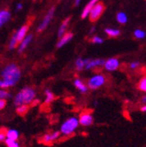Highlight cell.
<instances>
[{
  "label": "cell",
  "mask_w": 146,
  "mask_h": 147,
  "mask_svg": "<svg viewBox=\"0 0 146 147\" xmlns=\"http://www.w3.org/2000/svg\"><path fill=\"white\" fill-rule=\"evenodd\" d=\"M119 67V61L116 58H111L108 59L106 62H105V68L108 71H114L116 69H117Z\"/></svg>",
  "instance_id": "cell-9"
},
{
  "label": "cell",
  "mask_w": 146,
  "mask_h": 147,
  "mask_svg": "<svg viewBox=\"0 0 146 147\" xmlns=\"http://www.w3.org/2000/svg\"><path fill=\"white\" fill-rule=\"evenodd\" d=\"M6 102L5 99H0V109H3L5 107Z\"/></svg>",
  "instance_id": "cell-30"
},
{
  "label": "cell",
  "mask_w": 146,
  "mask_h": 147,
  "mask_svg": "<svg viewBox=\"0 0 146 147\" xmlns=\"http://www.w3.org/2000/svg\"><path fill=\"white\" fill-rule=\"evenodd\" d=\"M141 110H142L143 112H145V111H146V105H144L143 107H142V108H141Z\"/></svg>",
  "instance_id": "cell-33"
},
{
  "label": "cell",
  "mask_w": 146,
  "mask_h": 147,
  "mask_svg": "<svg viewBox=\"0 0 146 147\" xmlns=\"http://www.w3.org/2000/svg\"><path fill=\"white\" fill-rule=\"evenodd\" d=\"M19 137H20L19 131H16V130H9L6 132V138H7L12 139V140H17Z\"/></svg>",
  "instance_id": "cell-19"
},
{
  "label": "cell",
  "mask_w": 146,
  "mask_h": 147,
  "mask_svg": "<svg viewBox=\"0 0 146 147\" xmlns=\"http://www.w3.org/2000/svg\"><path fill=\"white\" fill-rule=\"evenodd\" d=\"M105 6L102 2H99L97 4L95 5V6L92 8L90 11V15H89V20L91 22H95L97 20H99V18L101 17V15L102 14V12L104 11Z\"/></svg>",
  "instance_id": "cell-4"
},
{
  "label": "cell",
  "mask_w": 146,
  "mask_h": 147,
  "mask_svg": "<svg viewBox=\"0 0 146 147\" xmlns=\"http://www.w3.org/2000/svg\"><path fill=\"white\" fill-rule=\"evenodd\" d=\"M61 136V131H54L52 133H48L46 134L43 137V142L46 144H49L54 140H56L59 137Z\"/></svg>",
  "instance_id": "cell-10"
},
{
  "label": "cell",
  "mask_w": 146,
  "mask_h": 147,
  "mask_svg": "<svg viewBox=\"0 0 146 147\" xmlns=\"http://www.w3.org/2000/svg\"><path fill=\"white\" fill-rule=\"evenodd\" d=\"M79 123H80L79 119L76 117H70V118L67 119L61 124V133L63 135H66V136L72 134L77 129Z\"/></svg>",
  "instance_id": "cell-3"
},
{
  "label": "cell",
  "mask_w": 146,
  "mask_h": 147,
  "mask_svg": "<svg viewBox=\"0 0 146 147\" xmlns=\"http://www.w3.org/2000/svg\"><path fill=\"white\" fill-rule=\"evenodd\" d=\"M95 31V27H92V28H91V31H90V33H92L93 32Z\"/></svg>",
  "instance_id": "cell-36"
},
{
  "label": "cell",
  "mask_w": 146,
  "mask_h": 147,
  "mask_svg": "<svg viewBox=\"0 0 146 147\" xmlns=\"http://www.w3.org/2000/svg\"><path fill=\"white\" fill-rule=\"evenodd\" d=\"M28 110V106L27 104H23V105H20L17 108V112L19 113L20 115H24L27 112Z\"/></svg>",
  "instance_id": "cell-24"
},
{
  "label": "cell",
  "mask_w": 146,
  "mask_h": 147,
  "mask_svg": "<svg viewBox=\"0 0 146 147\" xmlns=\"http://www.w3.org/2000/svg\"><path fill=\"white\" fill-rule=\"evenodd\" d=\"M5 138H6V133H4L2 131H0V142L5 141Z\"/></svg>",
  "instance_id": "cell-31"
},
{
  "label": "cell",
  "mask_w": 146,
  "mask_h": 147,
  "mask_svg": "<svg viewBox=\"0 0 146 147\" xmlns=\"http://www.w3.org/2000/svg\"><path fill=\"white\" fill-rule=\"evenodd\" d=\"M55 7L54 6H52L49 11H48V12H47V14L46 15V17L44 18V20H43V21L41 22V24L40 25V26L38 27V32H42V31H44L46 28V26H48V24L50 23V21L52 20V17H53V14H54V9Z\"/></svg>",
  "instance_id": "cell-6"
},
{
  "label": "cell",
  "mask_w": 146,
  "mask_h": 147,
  "mask_svg": "<svg viewBox=\"0 0 146 147\" xmlns=\"http://www.w3.org/2000/svg\"><path fill=\"white\" fill-rule=\"evenodd\" d=\"M32 35H27L26 38L20 42V47H19V52L20 53H22L26 47H27V46L30 44V42L32 41Z\"/></svg>",
  "instance_id": "cell-15"
},
{
  "label": "cell",
  "mask_w": 146,
  "mask_h": 147,
  "mask_svg": "<svg viewBox=\"0 0 146 147\" xmlns=\"http://www.w3.org/2000/svg\"><path fill=\"white\" fill-rule=\"evenodd\" d=\"M105 32L110 37H117L120 35V31L117 29H110V28H107L105 30Z\"/></svg>",
  "instance_id": "cell-20"
},
{
  "label": "cell",
  "mask_w": 146,
  "mask_h": 147,
  "mask_svg": "<svg viewBox=\"0 0 146 147\" xmlns=\"http://www.w3.org/2000/svg\"><path fill=\"white\" fill-rule=\"evenodd\" d=\"M20 69L16 64L11 63L7 65L1 72L2 79L0 80V88H6L14 86L20 81Z\"/></svg>",
  "instance_id": "cell-1"
},
{
  "label": "cell",
  "mask_w": 146,
  "mask_h": 147,
  "mask_svg": "<svg viewBox=\"0 0 146 147\" xmlns=\"http://www.w3.org/2000/svg\"><path fill=\"white\" fill-rule=\"evenodd\" d=\"M54 100V96L52 92L48 89L46 90V103L49 104L50 102H52Z\"/></svg>",
  "instance_id": "cell-22"
},
{
  "label": "cell",
  "mask_w": 146,
  "mask_h": 147,
  "mask_svg": "<svg viewBox=\"0 0 146 147\" xmlns=\"http://www.w3.org/2000/svg\"><path fill=\"white\" fill-rule=\"evenodd\" d=\"M105 82V77L102 75H96L90 78V80L87 82L88 88L91 89H97L101 86H102Z\"/></svg>",
  "instance_id": "cell-5"
},
{
  "label": "cell",
  "mask_w": 146,
  "mask_h": 147,
  "mask_svg": "<svg viewBox=\"0 0 146 147\" xmlns=\"http://www.w3.org/2000/svg\"><path fill=\"white\" fill-rule=\"evenodd\" d=\"M139 62L138 61H133L131 64V69H135V68H137V67H139Z\"/></svg>",
  "instance_id": "cell-29"
},
{
  "label": "cell",
  "mask_w": 146,
  "mask_h": 147,
  "mask_svg": "<svg viewBox=\"0 0 146 147\" xmlns=\"http://www.w3.org/2000/svg\"><path fill=\"white\" fill-rule=\"evenodd\" d=\"M105 61L102 59H97V60H93V61H89V62L86 65L85 68L86 69H90L93 68L95 67H99V66H102L105 65Z\"/></svg>",
  "instance_id": "cell-14"
},
{
  "label": "cell",
  "mask_w": 146,
  "mask_h": 147,
  "mask_svg": "<svg viewBox=\"0 0 146 147\" xmlns=\"http://www.w3.org/2000/svg\"><path fill=\"white\" fill-rule=\"evenodd\" d=\"M73 37H74V34H73L72 32H67V33H65L61 38V40H60V41L58 42V44H57V47L60 48V47H63L64 45H66L67 42H69L72 39H73Z\"/></svg>",
  "instance_id": "cell-11"
},
{
  "label": "cell",
  "mask_w": 146,
  "mask_h": 147,
  "mask_svg": "<svg viewBox=\"0 0 146 147\" xmlns=\"http://www.w3.org/2000/svg\"><path fill=\"white\" fill-rule=\"evenodd\" d=\"M11 18V13L8 11H0V27H2L6 22L9 21Z\"/></svg>",
  "instance_id": "cell-13"
},
{
  "label": "cell",
  "mask_w": 146,
  "mask_h": 147,
  "mask_svg": "<svg viewBox=\"0 0 146 147\" xmlns=\"http://www.w3.org/2000/svg\"><path fill=\"white\" fill-rule=\"evenodd\" d=\"M81 1V0H75V5H79V4H80V2Z\"/></svg>",
  "instance_id": "cell-35"
},
{
  "label": "cell",
  "mask_w": 146,
  "mask_h": 147,
  "mask_svg": "<svg viewBox=\"0 0 146 147\" xmlns=\"http://www.w3.org/2000/svg\"><path fill=\"white\" fill-rule=\"evenodd\" d=\"M93 117L88 112H83L79 118V122L83 126H89L93 123Z\"/></svg>",
  "instance_id": "cell-7"
},
{
  "label": "cell",
  "mask_w": 146,
  "mask_h": 147,
  "mask_svg": "<svg viewBox=\"0 0 146 147\" xmlns=\"http://www.w3.org/2000/svg\"><path fill=\"white\" fill-rule=\"evenodd\" d=\"M11 95L7 92L6 90H4V88L0 89V99H7V98H11Z\"/></svg>",
  "instance_id": "cell-25"
},
{
  "label": "cell",
  "mask_w": 146,
  "mask_h": 147,
  "mask_svg": "<svg viewBox=\"0 0 146 147\" xmlns=\"http://www.w3.org/2000/svg\"><path fill=\"white\" fill-rule=\"evenodd\" d=\"M70 21V18H67L66 20L62 22L60 29H59V32H58V36L60 37V38H61V37L65 34V31L68 26V22Z\"/></svg>",
  "instance_id": "cell-16"
},
{
  "label": "cell",
  "mask_w": 146,
  "mask_h": 147,
  "mask_svg": "<svg viewBox=\"0 0 146 147\" xmlns=\"http://www.w3.org/2000/svg\"><path fill=\"white\" fill-rule=\"evenodd\" d=\"M27 30H28V26H23L20 29L17 30V32L13 35V37L16 39L17 43H20L26 37Z\"/></svg>",
  "instance_id": "cell-8"
},
{
  "label": "cell",
  "mask_w": 146,
  "mask_h": 147,
  "mask_svg": "<svg viewBox=\"0 0 146 147\" xmlns=\"http://www.w3.org/2000/svg\"><path fill=\"white\" fill-rule=\"evenodd\" d=\"M134 34H135V36L137 37V38H138V39H143V38H144V37H145V32H143L142 30H139V29L136 30Z\"/></svg>",
  "instance_id": "cell-27"
},
{
  "label": "cell",
  "mask_w": 146,
  "mask_h": 147,
  "mask_svg": "<svg viewBox=\"0 0 146 147\" xmlns=\"http://www.w3.org/2000/svg\"><path fill=\"white\" fill-rule=\"evenodd\" d=\"M90 60L88 59H85V60H82L81 58H78L75 61V65H76V67H77V70L81 71V69H83V67H86V65L89 62Z\"/></svg>",
  "instance_id": "cell-17"
},
{
  "label": "cell",
  "mask_w": 146,
  "mask_h": 147,
  "mask_svg": "<svg viewBox=\"0 0 146 147\" xmlns=\"http://www.w3.org/2000/svg\"><path fill=\"white\" fill-rule=\"evenodd\" d=\"M22 7H23L22 4H17V11H19V10H21Z\"/></svg>",
  "instance_id": "cell-32"
},
{
  "label": "cell",
  "mask_w": 146,
  "mask_h": 147,
  "mask_svg": "<svg viewBox=\"0 0 146 147\" xmlns=\"http://www.w3.org/2000/svg\"><path fill=\"white\" fill-rule=\"evenodd\" d=\"M116 18H117L118 22L121 23V24H125V23L127 22V20H128L126 14L123 13V12H119V13H117Z\"/></svg>",
  "instance_id": "cell-21"
},
{
  "label": "cell",
  "mask_w": 146,
  "mask_h": 147,
  "mask_svg": "<svg viewBox=\"0 0 146 147\" xmlns=\"http://www.w3.org/2000/svg\"><path fill=\"white\" fill-rule=\"evenodd\" d=\"M36 93L35 90L30 87L24 88L22 90H20L19 93H17L14 98V104L19 107L23 104H29L32 102H33L35 98Z\"/></svg>",
  "instance_id": "cell-2"
},
{
  "label": "cell",
  "mask_w": 146,
  "mask_h": 147,
  "mask_svg": "<svg viewBox=\"0 0 146 147\" xmlns=\"http://www.w3.org/2000/svg\"><path fill=\"white\" fill-rule=\"evenodd\" d=\"M138 88L143 92H146V77H143V79H141L138 84Z\"/></svg>",
  "instance_id": "cell-26"
},
{
  "label": "cell",
  "mask_w": 146,
  "mask_h": 147,
  "mask_svg": "<svg viewBox=\"0 0 146 147\" xmlns=\"http://www.w3.org/2000/svg\"><path fill=\"white\" fill-rule=\"evenodd\" d=\"M92 43H97V44H102L103 42V40L102 38H100V37L98 36H95L94 38L92 39Z\"/></svg>",
  "instance_id": "cell-28"
},
{
  "label": "cell",
  "mask_w": 146,
  "mask_h": 147,
  "mask_svg": "<svg viewBox=\"0 0 146 147\" xmlns=\"http://www.w3.org/2000/svg\"><path fill=\"white\" fill-rule=\"evenodd\" d=\"M75 86L81 92V93H86L87 90V86H86L81 80H79V79H76V80L75 81Z\"/></svg>",
  "instance_id": "cell-18"
},
{
  "label": "cell",
  "mask_w": 146,
  "mask_h": 147,
  "mask_svg": "<svg viewBox=\"0 0 146 147\" xmlns=\"http://www.w3.org/2000/svg\"><path fill=\"white\" fill-rule=\"evenodd\" d=\"M98 1H99V0H91V1H90V2L86 5V7L84 8V10H83V11H82V13H81V18H87V15H89L91 10H92V8L95 6V5H96Z\"/></svg>",
  "instance_id": "cell-12"
},
{
  "label": "cell",
  "mask_w": 146,
  "mask_h": 147,
  "mask_svg": "<svg viewBox=\"0 0 146 147\" xmlns=\"http://www.w3.org/2000/svg\"><path fill=\"white\" fill-rule=\"evenodd\" d=\"M6 145L8 147H20V144L17 143L16 140H12V139H10V138H5V140Z\"/></svg>",
  "instance_id": "cell-23"
},
{
  "label": "cell",
  "mask_w": 146,
  "mask_h": 147,
  "mask_svg": "<svg viewBox=\"0 0 146 147\" xmlns=\"http://www.w3.org/2000/svg\"><path fill=\"white\" fill-rule=\"evenodd\" d=\"M142 102H143V103H146V96H143V97L142 98Z\"/></svg>",
  "instance_id": "cell-34"
}]
</instances>
